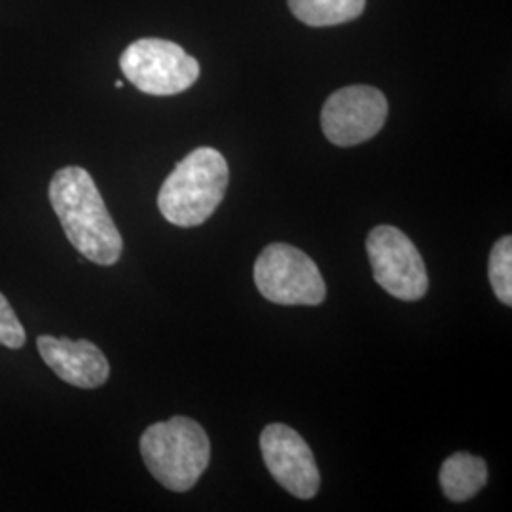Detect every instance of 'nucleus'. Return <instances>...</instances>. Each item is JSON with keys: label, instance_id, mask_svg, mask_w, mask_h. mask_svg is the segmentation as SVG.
<instances>
[{"label": "nucleus", "instance_id": "f8f14e48", "mask_svg": "<svg viewBox=\"0 0 512 512\" xmlns=\"http://www.w3.org/2000/svg\"><path fill=\"white\" fill-rule=\"evenodd\" d=\"M488 275L495 296L505 306H512V238L503 236L495 241L490 253Z\"/></svg>", "mask_w": 512, "mask_h": 512}, {"label": "nucleus", "instance_id": "9b49d317", "mask_svg": "<svg viewBox=\"0 0 512 512\" xmlns=\"http://www.w3.org/2000/svg\"><path fill=\"white\" fill-rule=\"evenodd\" d=\"M366 0H289L296 19L310 27H332L359 18Z\"/></svg>", "mask_w": 512, "mask_h": 512}, {"label": "nucleus", "instance_id": "f257e3e1", "mask_svg": "<svg viewBox=\"0 0 512 512\" xmlns=\"http://www.w3.org/2000/svg\"><path fill=\"white\" fill-rule=\"evenodd\" d=\"M50 203L80 255L99 266H114L120 260L124 239L86 169L76 165L59 169L50 183Z\"/></svg>", "mask_w": 512, "mask_h": 512}, {"label": "nucleus", "instance_id": "423d86ee", "mask_svg": "<svg viewBox=\"0 0 512 512\" xmlns=\"http://www.w3.org/2000/svg\"><path fill=\"white\" fill-rule=\"evenodd\" d=\"M366 253L376 283L385 293L416 302L429 289V275L418 247L395 226H376L366 238Z\"/></svg>", "mask_w": 512, "mask_h": 512}, {"label": "nucleus", "instance_id": "20e7f679", "mask_svg": "<svg viewBox=\"0 0 512 512\" xmlns=\"http://www.w3.org/2000/svg\"><path fill=\"white\" fill-rule=\"evenodd\" d=\"M255 283L258 293L279 306H319L327 298L317 264L287 243H272L258 255Z\"/></svg>", "mask_w": 512, "mask_h": 512}, {"label": "nucleus", "instance_id": "1a4fd4ad", "mask_svg": "<svg viewBox=\"0 0 512 512\" xmlns=\"http://www.w3.org/2000/svg\"><path fill=\"white\" fill-rule=\"evenodd\" d=\"M38 353L59 380L80 389H95L107 384L110 365L105 353L90 340H67L40 336Z\"/></svg>", "mask_w": 512, "mask_h": 512}, {"label": "nucleus", "instance_id": "7ed1b4c3", "mask_svg": "<svg viewBox=\"0 0 512 512\" xmlns=\"http://www.w3.org/2000/svg\"><path fill=\"white\" fill-rule=\"evenodd\" d=\"M139 448L150 475L171 492L192 490L211 459L205 429L184 416L150 425Z\"/></svg>", "mask_w": 512, "mask_h": 512}, {"label": "nucleus", "instance_id": "ddd939ff", "mask_svg": "<svg viewBox=\"0 0 512 512\" xmlns=\"http://www.w3.org/2000/svg\"><path fill=\"white\" fill-rule=\"evenodd\" d=\"M27 334L10 306L8 298L0 293V346L8 349L23 348Z\"/></svg>", "mask_w": 512, "mask_h": 512}, {"label": "nucleus", "instance_id": "6e6552de", "mask_svg": "<svg viewBox=\"0 0 512 512\" xmlns=\"http://www.w3.org/2000/svg\"><path fill=\"white\" fill-rule=\"evenodd\" d=\"M260 452L275 482L298 499L319 492L321 475L308 442L283 423H270L260 435Z\"/></svg>", "mask_w": 512, "mask_h": 512}, {"label": "nucleus", "instance_id": "f03ea898", "mask_svg": "<svg viewBox=\"0 0 512 512\" xmlns=\"http://www.w3.org/2000/svg\"><path fill=\"white\" fill-rule=\"evenodd\" d=\"M230 169L215 148L192 150L165 179L158 207L164 219L181 228H194L209 219L224 200Z\"/></svg>", "mask_w": 512, "mask_h": 512}, {"label": "nucleus", "instance_id": "0eeeda50", "mask_svg": "<svg viewBox=\"0 0 512 512\" xmlns=\"http://www.w3.org/2000/svg\"><path fill=\"white\" fill-rule=\"evenodd\" d=\"M387 99L372 86H348L332 93L321 110V128L336 147L372 139L387 120Z\"/></svg>", "mask_w": 512, "mask_h": 512}, {"label": "nucleus", "instance_id": "9d476101", "mask_svg": "<svg viewBox=\"0 0 512 512\" xmlns=\"http://www.w3.org/2000/svg\"><path fill=\"white\" fill-rule=\"evenodd\" d=\"M440 488L450 501H467L475 497L488 482V465L467 452L452 454L440 467Z\"/></svg>", "mask_w": 512, "mask_h": 512}, {"label": "nucleus", "instance_id": "39448f33", "mask_svg": "<svg viewBox=\"0 0 512 512\" xmlns=\"http://www.w3.org/2000/svg\"><path fill=\"white\" fill-rule=\"evenodd\" d=\"M120 69L139 92L158 97L186 92L200 78V63L164 38L129 44L120 57Z\"/></svg>", "mask_w": 512, "mask_h": 512}, {"label": "nucleus", "instance_id": "4468645a", "mask_svg": "<svg viewBox=\"0 0 512 512\" xmlns=\"http://www.w3.org/2000/svg\"><path fill=\"white\" fill-rule=\"evenodd\" d=\"M114 86H116V88H124V82H122V80H116Z\"/></svg>", "mask_w": 512, "mask_h": 512}]
</instances>
